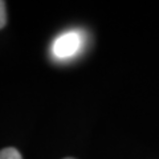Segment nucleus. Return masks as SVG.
<instances>
[{
    "label": "nucleus",
    "mask_w": 159,
    "mask_h": 159,
    "mask_svg": "<svg viewBox=\"0 0 159 159\" xmlns=\"http://www.w3.org/2000/svg\"><path fill=\"white\" fill-rule=\"evenodd\" d=\"M81 34L76 31H70L58 36L53 43L52 52L57 58H69L74 56L81 48Z\"/></svg>",
    "instance_id": "1"
},
{
    "label": "nucleus",
    "mask_w": 159,
    "mask_h": 159,
    "mask_svg": "<svg viewBox=\"0 0 159 159\" xmlns=\"http://www.w3.org/2000/svg\"><path fill=\"white\" fill-rule=\"evenodd\" d=\"M0 159H23L20 152L13 147H7L0 150Z\"/></svg>",
    "instance_id": "2"
},
{
    "label": "nucleus",
    "mask_w": 159,
    "mask_h": 159,
    "mask_svg": "<svg viewBox=\"0 0 159 159\" xmlns=\"http://www.w3.org/2000/svg\"><path fill=\"white\" fill-rule=\"evenodd\" d=\"M7 23V13H6V3L0 0V29Z\"/></svg>",
    "instance_id": "3"
},
{
    "label": "nucleus",
    "mask_w": 159,
    "mask_h": 159,
    "mask_svg": "<svg viewBox=\"0 0 159 159\" xmlns=\"http://www.w3.org/2000/svg\"><path fill=\"white\" fill-rule=\"evenodd\" d=\"M65 159H73V158H65Z\"/></svg>",
    "instance_id": "4"
}]
</instances>
